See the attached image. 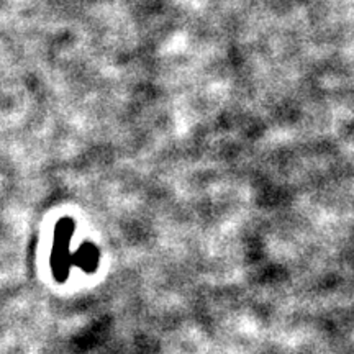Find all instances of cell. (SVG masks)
Wrapping results in <instances>:
<instances>
[{
    "instance_id": "cell-1",
    "label": "cell",
    "mask_w": 354,
    "mask_h": 354,
    "mask_svg": "<svg viewBox=\"0 0 354 354\" xmlns=\"http://www.w3.org/2000/svg\"><path fill=\"white\" fill-rule=\"evenodd\" d=\"M72 233H74V222L72 220H61L54 230V244L51 253V271L58 282H64L69 278V269L72 266L69 244H71Z\"/></svg>"
}]
</instances>
